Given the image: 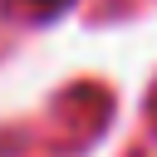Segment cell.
Wrapping results in <instances>:
<instances>
[{"label":"cell","instance_id":"cell-1","mask_svg":"<svg viewBox=\"0 0 157 157\" xmlns=\"http://www.w3.org/2000/svg\"><path fill=\"white\" fill-rule=\"evenodd\" d=\"M39 5H69V0H39Z\"/></svg>","mask_w":157,"mask_h":157}]
</instances>
